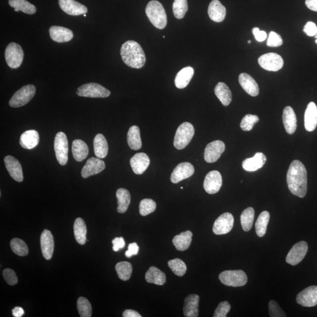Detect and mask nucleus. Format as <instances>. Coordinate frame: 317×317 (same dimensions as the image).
<instances>
[{
  "mask_svg": "<svg viewBox=\"0 0 317 317\" xmlns=\"http://www.w3.org/2000/svg\"><path fill=\"white\" fill-rule=\"evenodd\" d=\"M287 182L290 191L300 198L305 197L307 192V172L305 166L300 160L290 164L287 174Z\"/></svg>",
  "mask_w": 317,
  "mask_h": 317,
  "instance_id": "1",
  "label": "nucleus"
},
{
  "mask_svg": "<svg viewBox=\"0 0 317 317\" xmlns=\"http://www.w3.org/2000/svg\"><path fill=\"white\" fill-rule=\"evenodd\" d=\"M120 55L123 62L129 67L140 69L145 64L144 50L135 41L129 40L123 44L120 49Z\"/></svg>",
  "mask_w": 317,
  "mask_h": 317,
  "instance_id": "2",
  "label": "nucleus"
},
{
  "mask_svg": "<svg viewBox=\"0 0 317 317\" xmlns=\"http://www.w3.org/2000/svg\"><path fill=\"white\" fill-rule=\"evenodd\" d=\"M146 14L154 26L162 30L167 25V15L165 10L160 2L151 1L146 8Z\"/></svg>",
  "mask_w": 317,
  "mask_h": 317,
  "instance_id": "3",
  "label": "nucleus"
},
{
  "mask_svg": "<svg viewBox=\"0 0 317 317\" xmlns=\"http://www.w3.org/2000/svg\"><path fill=\"white\" fill-rule=\"evenodd\" d=\"M195 135L194 127L189 122H184L179 126L174 136V147L178 150H183L191 141Z\"/></svg>",
  "mask_w": 317,
  "mask_h": 317,
  "instance_id": "4",
  "label": "nucleus"
},
{
  "mask_svg": "<svg viewBox=\"0 0 317 317\" xmlns=\"http://www.w3.org/2000/svg\"><path fill=\"white\" fill-rule=\"evenodd\" d=\"M36 93V88L34 85H25L15 92L13 96L9 100V106L12 107H19L25 106L33 99Z\"/></svg>",
  "mask_w": 317,
  "mask_h": 317,
  "instance_id": "5",
  "label": "nucleus"
},
{
  "mask_svg": "<svg viewBox=\"0 0 317 317\" xmlns=\"http://www.w3.org/2000/svg\"><path fill=\"white\" fill-rule=\"evenodd\" d=\"M5 58L9 67L12 69L18 68L23 61V50L17 43L9 44L5 49Z\"/></svg>",
  "mask_w": 317,
  "mask_h": 317,
  "instance_id": "6",
  "label": "nucleus"
},
{
  "mask_svg": "<svg viewBox=\"0 0 317 317\" xmlns=\"http://www.w3.org/2000/svg\"><path fill=\"white\" fill-rule=\"evenodd\" d=\"M219 280L227 286L242 287L247 283V276L242 270H227L221 272Z\"/></svg>",
  "mask_w": 317,
  "mask_h": 317,
  "instance_id": "7",
  "label": "nucleus"
},
{
  "mask_svg": "<svg viewBox=\"0 0 317 317\" xmlns=\"http://www.w3.org/2000/svg\"><path fill=\"white\" fill-rule=\"evenodd\" d=\"M55 156L58 163L65 166L68 160V141L65 133L59 132L55 136L54 141Z\"/></svg>",
  "mask_w": 317,
  "mask_h": 317,
  "instance_id": "8",
  "label": "nucleus"
},
{
  "mask_svg": "<svg viewBox=\"0 0 317 317\" xmlns=\"http://www.w3.org/2000/svg\"><path fill=\"white\" fill-rule=\"evenodd\" d=\"M77 94L79 97L104 98L110 96V92L99 84L88 83L79 87Z\"/></svg>",
  "mask_w": 317,
  "mask_h": 317,
  "instance_id": "9",
  "label": "nucleus"
},
{
  "mask_svg": "<svg viewBox=\"0 0 317 317\" xmlns=\"http://www.w3.org/2000/svg\"><path fill=\"white\" fill-rule=\"evenodd\" d=\"M258 61L262 68L268 71H278L284 65L282 57L275 53H265L260 57Z\"/></svg>",
  "mask_w": 317,
  "mask_h": 317,
  "instance_id": "10",
  "label": "nucleus"
},
{
  "mask_svg": "<svg viewBox=\"0 0 317 317\" xmlns=\"http://www.w3.org/2000/svg\"><path fill=\"white\" fill-rule=\"evenodd\" d=\"M308 244L306 242H300L294 245L286 257V262L292 265H296L303 261L308 252Z\"/></svg>",
  "mask_w": 317,
  "mask_h": 317,
  "instance_id": "11",
  "label": "nucleus"
},
{
  "mask_svg": "<svg viewBox=\"0 0 317 317\" xmlns=\"http://www.w3.org/2000/svg\"><path fill=\"white\" fill-rule=\"evenodd\" d=\"M234 225V217L230 213L222 214L214 221L213 231L216 235H222L229 233Z\"/></svg>",
  "mask_w": 317,
  "mask_h": 317,
  "instance_id": "12",
  "label": "nucleus"
},
{
  "mask_svg": "<svg viewBox=\"0 0 317 317\" xmlns=\"http://www.w3.org/2000/svg\"><path fill=\"white\" fill-rule=\"evenodd\" d=\"M297 303L300 306L312 307L317 305V286L312 285L298 294Z\"/></svg>",
  "mask_w": 317,
  "mask_h": 317,
  "instance_id": "13",
  "label": "nucleus"
},
{
  "mask_svg": "<svg viewBox=\"0 0 317 317\" xmlns=\"http://www.w3.org/2000/svg\"><path fill=\"white\" fill-rule=\"evenodd\" d=\"M225 144L221 141L211 142L206 147L204 158L206 162L214 163L220 158L225 151Z\"/></svg>",
  "mask_w": 317,
  "mask_h": 317,
  "instance_id": "14",
  "label": "nucleus"
},
{
  "mask_svg": "<svg viewBox=\"0 0 317 317\" xmlns=\"http://www.w3.org/2000/svg\"><path fill=\"white\" fill-rule=\"evenodd\" d=\"M222 186V177L217 170L211 171L206 175L204 183L205 191L213 195L219 191Z\"/></svg>",
  "mask_w": 317,
  "mask_h": 317,
  "instance_id": "15",
  "label": "nucleus"
},
{
  "mask_svg": "<svg viewBox=\"0 0 317 317\" xmlns=\"http://www.w3.org/2000/svg\"><path fill=\"white\" fill-rule=\"evenodd\" d=\"M195 173L194 166L189 162H183L178 164L171 174L170 180L173 183H177L189 178Z\"/></svg>",
  "mask_w": 317,
  "mask_h": 317,
  "instance_id": "16",
  "label": "nucleus"
},
{
  "mask_svg": "<svg viewBox=\"0 0 317 317\" xmlns=\"http://www.w3.org/2000/svg\"><path fill=\"white\" fill-rule=\"evenodd\" d=\"M106 169V163L100 158H89L86 164L82 168L81 176L86 179L91 176L95 175L103 172Z\"/></svg>",
  "mask_w": 317,
  "mask_h": 317,
  "instance_id": "17",
  "label": "nucleus"
},
{
  "mask_svg": "<svg viewBox=\"0 0 317 317\" xmlns=\"http://www.w3.org/2000/svg\"><path fill=\"white\" fill-rule=\"evenodd\" d=\"M41 248L44 258L47 261L52 259L54 250V239L49 230L45 229L40 238Z\"/></svg>",
  "mask_w": 317,
  "mask_h": 317,
  "instance_id": "18",
  "label": "nucleus"
},
{
  "mask_svg": "<svg viewBox=\"0 0 317 317\" xmlns=\"http://www.w3.org/2000/svg\"><path fill=\"white\" fill-rule=\"evenodd\" d=\"M58 3L62 10L68 15L77 16L87 13L88 8L75 0H59Z\"/></svg>",
  "mask_w": 317,
  "mask_h": 317,
  "instance_id": "19",
  "label": "nucleus"
},
{
  "mask_svg": "<svg viewBox=\"0 0 317 317\" xmlns=\"http://www.w3.org/2000/svg\"><path fill=\"white\" fill-rule=\"evenodd\" d=\"M6 169L12 179L18 182L23 181V170L20 161L12 156H7L4 158Z\"/></svg>",
  "mask_w": 317,
  "mask_h": 317,
  "instance_id": "20",
  "label": "nucleus"
},
{
  "mask_svg": "<svg viewBox=\"0 0 317 317\" xmlns=\"http://www.w3.org/2000/svg\"><path fill=\"white\" fill-rule=\"evenodd\" d=\"M130 164L133 172L136 174H142L150 166V158L145 153L136 154L131 158Z\"/></svg>",
  "mask_w": 317,
  "mask_h": 317,
  "instance_id": "21",
  "label": "nucleus"
},
{
  "mask_svg": "<svg viewBox=\"0 0 317 317\" xmlns=\"http://www.w3.org/2000/svg\"><path fill=\"white\" fill-rule=\"evenodd\" d=\"M49 33L51 39L59 43L69 42L74 37V34L71 30L55 25L50 28Z\"/></svg>",
  "mask_w": 317,
  "mask_h": 317,
  "instance_id": "22",
  "label": "nucleus"
},
{
  "mask_svg": "<svg viewBox=\"0 0 317 317\" xmlns=\"http://www.w3.org/2000/svg\"><path fill=\"white\" fill-rule=\"evenodd\" d=\"M239 81L244 90L250 96L256 97L259 94V88L258 83L251 76L242 73L239 75Z\"/></svg>",
  "mask_w": 317,
  "mask_h": 317,
  "instance_id": "23",
  "label": "nucleus"
},
{
  "mask_svg": "<svg viewBox=\"0 0 317 317\" xmlns=\"http://www.w3.org/2000/svg\"><path fill=\"white\" fill-rule=\"evenodd\" d=\"M267 158L262 152L256 153L252 158H247L243 161V169L247 172H255L264 165Z\"/></svg>",
  "mask_w": 317,
  "mask_h": 317,
  "instance_id": "24",
  "label": "nucleus"
},
{
  "mask_svg": "<svg viewBox=\"0 0 317 317\" xmlns=\"http://www.w3.org/2000/svg\"><path fill=\"white\" fill-rule=\"evenodd\" d=\"M304 125L308 132H313L317 128V106L315 103L311 102L307 106L304 115Z\"/></svg>",
  "mask_w": 317,
  "mask_h": 317,
  "instance_id": "25",
  "label": "nucleus"
},
{
  "mask_svg": "<svg viewBox=\"0 0 317 317\" xmlns=\"http://www.w3.org/2000/svg\"><path fill=\"white\" fill-rule=\"evenodd\" d=\"M208 14L212 21L221 23L226 15V9L218 0H213L209 4Z\"/></svg>",
  "mask_w": 317,
  "mask_h": 317,
  "instance_id": "26",
  "label": "nucleus"
},
{
  "mask_svg": "<svg viewBox=\"0 0 317 317\" xmlns=\"http://www.w3.org/2000/svg\"><path fill=\"white\" fill-rule=\"evenodd\" d=\"M199 296L190 294L184 301L183 313L186 317H197L199 315Z\"/></svg>",
  "mask_w": 317,
  "mask_h": 317,
  "instance_id": "27",
  "label": "nucleus"
},
{
  "mask_svg": "<svg viewBox=\"0 0 317 317\" xmlns=\"http://www.w3.org/2000/svg\"><path fill=\"white\" fill-rule=\"evenodd\" d=\"M283 121L287 134L292 135L297 129V117L291 106H286L283 110Z\"/></svg>",
  "mask_w": 317,
  "mask_h": 317,
  "instance_id": "28",
  "label": "nucleus"
},
{
  "mask_svg": "<svg viewBox=\"0 0 317 317\" xmlns=\"http://www.w3.org/2000/svg\"><path fill=\"white\" fill-rule=\"evenodd\" d=\"M40 135L36 130H29L21 135L20 144L26 150H33L39 145Z\"/></svg>",
  "mask_w": 317,
  "mask_h": 317,
  "instance_id": "29",
  "label": "nucleus"
},
{
  "mask_svg": "<svg viewBox=\"0 0 317 317\" xmlns=\"http://www.w3.org/2000/svg\"><path fill=\"white\" fill-rule=\"evenodd\" d=\"M194 75V69L191 66H187L177 73L174 84L176 87L179 89L186 88L189 84L190 81Z\"/></svg>",
  "mask_w": 317,
  "mask_h": 317,
  "instance_id": "30",
  "label": "nucleus"
},
{
  "mask_svg": "<svg viewBox=\"0 0 317 317\" xmlns=\"http://www.w3.org/2000/svg\"><path fill=\"white\" fill-rule=\"evenodd\" d=\"M72 152L75 160L82 161L87 158L89 149L86 143L80 139H76L72 142Z\"/></svg>",
  "mask_w": 317,
  "mask_h": 317,
  "instance_id": "31",
  "label": "nucleus"
},
{
  "mask_svg": "<svg viewBox=\"0 0 317 317\" xmlns=\"http://www.w3.org/2000/svg\"><path fill=\"white\" fill-rule=\"evenodd\" d=\"M94 148L95 156L98 158H104L108 153V145L106 138L103 134H98L94 140Z\"/></svg>",
  "mask_w": 317,
  "mask_h": 317,
  "instance_id": "32",
  "label": "nucleus"
},
{
  "mask_svg": "<svg viewBox=\"0 0 317 317\" xmlns=\"http://www.w3.org/2000/svg\"><path fill=\"white\" fill-rule=\"evenodd\" d=\"M193 234L190 231L182 232L173 238V245L179 251L188 250L192 243Z\"/></svg>",
  "mask_w": 317,
  "mask_h": 317,
  "instance_id": "33",
  "label": "nucleus"
},
{
  "mask_svg": "<svg viewBox=\"0 0 317 317\" xmlns=\"http://www.w3.org/2000/svg\"><path fill=\"white\" fill-rule=\"evenodd\" d=\"M214 93L225 106H229L232 100V94L229 88L223 82H218L214 88Z\"/></svg>",
  "mask_w": 317,
  "mask_h": 317,
  "instance_id": "34",
  "label": "nucleus"
},
{
  "mask_svg": "<svg viewBox=\"0 0 317 317\" xmlns=\"http://www.w3.org/2000/svg\"><path fill=\"white\" fill-rule=\"evenodd\" d=\"M146 281L149 283L163 285L166 283L165 274L156 267H151L145 275Z\"/></svg>",
  "mask_w": 317,
  "mask_h": 317,
  "instance_id": "35",
  "label": "nucleus"
},
{
  "mask_svg": "<svg viewBox=\"0 0 317 317\" xmlns=\"http://www.w3.org/2000/svg\"><path fill=\"white\" fill-rule=\"evenodd\" d=\"M127 141L131 150L137 151L142 148L140 129L136 125L132 126L129 129L127 135Z\"/></svg>",
  "mask_w": 317,
  "mask_h": 317,
  "instance_id": "36",
  "label": "nucleus"
},
{
  "mask_svg": "<svg viewBox=\"0 0 317 317\" xmlns=\"http://www.w3.org/2000/svg\"><path fill=\"white\" fill-rule=\"evenodd\" d=\"M74 236L76 241L81 245H84L87 242V229L86 224L82 218L75 220L74 225Z\"/></svg>",
  "mask_w": 317,
  "mask_h": 317,
  "instance_id": "37",
  "label": "nucleus"
},
{
  "mask_svg": "<svg viewBox=\"0 0 317 317\" xmlns=\"http://www.w3.org/2000/svg\"><path fill=\"white\" fill-rule=\"evenodd\" d=\"M116 195L118 199L117 211L119 213H124L131 204V195L128 190L120 188L117 190Z\"/></svg>",
  "mask_w": 317,
  "mask_h": 317,
  "instance_id": "38",
  "label": "nucleus"
},
{
  "mask_svg": "<svg viewBox=\"0 0 317 317\" xmlns=\"http://www.w3.org/2000/svg\"><path fill=\"white\" fill-rule=\"evenodd\" d=\"M8 3L11 7L27 14H34L37 11L36 6L26 0H9Z\"/></svg>",
  "mask_w": 317,
  "mask_h": 317,
  "instance_id": "39",
  "label": "nucleus"
},
{
  "mask_svg": "<svg viewBox=\"0 0 317 317\" xmlns=\"http://www.w3.org/2000/svg\"><path fill=\"white\" fill-rule=\"evenodd\" d=\"M269 217H270V215L267 211H263L259 215L255 225L256 234L259 237H262L265 235L266 231H267Z\"/></svg>",
  "mask_w": 317,
  "mask_h": 317,
  "instance_id": "40",
  "label": "nucleus"
},
{
  "mask_svg": "<svg viewBox=\"0 0 317 317\" xmlns=\"http://www.w3.org/2000/svg\"><path fill=\"white\" fill-rule=\"evenodd\" d=\"M255 218V210L253 208H248L242 212L240 216L241 224L244 231L251 230Z\"/></svg>",
  "mask_w": 317,
  "mask_h": 317,
  "instance_id": "41",
  "label": "nucleus"
},
{
  "mask_svg": "<svg viewBox=\"0 0 317 317\" xmlns=\"http://www.w3.org/2000/svg\"><path fill=\"white\" fill-rule=\"evenodd\" d=\"M132 265L131 263L127 262H122L117 263L115 269L120 280L127 281L131 277L132 272Z\"/></svg>",
  "mask_w": 317,
  "mask_h": 317,
  "instance_id": "42",
  "label": "nucleus"
},
{
  "mask_svg": "<svg viewBox=\"0 0 317 317\" xmlns=\"http://www.w3.org/2000/svg\"><path fill=\"white\" fill-rule=\"evenodd\" d=\"M11 248L16 255L20 256H25L28 254V248L23 240L15 238L10 242Z\"/></svg>",
  "mask_w": 317,
  "mask_h": 317,
  "instance_id": "43",
  "label": "nucleus"
},
{
  "mask_svg": "<svg viewBox=\"0 0 317 317\" xmlns=\"http://www.w3.org/2000/svg\"><path fill=\"white\" fill-rule=\"evenodd\" d=\"M188 10V4L187 0H174L173 4V12L174 17L177 19H182Z\"/></svg>",
  "mask_w": 317,
  "mask_h": 317,
  "instance_id": "44",
  "label": "nucleus"
},
{
  "mask_svg": "<svg viewBox=\"0 0 317 317\" xmlns=\"http://www.w3.org/2000/svg\"><path fill=\"white\" fill-rule=\"evenodd\" d=\"M168 265L174 274L179 277H182L186 273L187 267L185 263L179 259L171 260L168 262Z\"/></svg>",
  "mask_w": 317,
  "mask_h": 317,
  "instance_id": "45",
  "label": "nucleus"
},
{
  "mask_svg": "<svg viewBox=\"0 0 317 317\" xmlns=\"http://www.w3.org/2000/svg\"><path fill=\"white\" fill-rule=\"evenodd\" d=\"M156 209V202L151 199H143L139 204V212L142 216L153 213Z\"/></svg>",
  "mask_w": 317,
  "mask_h": 317,
  "instance_id": "46",
  "label": "nucleus"
},
{
  "mask_svg": "<svg viewBox=\"0 0 317 317\" xmlns=\"http://www.w3.org/2000/svg\"><path fill=\"white\" fill-rule=\"evenodd\" d=\"M77 309L79 315L81 317H91L92 316L91 304L84 297H79L77 301Z\"/></svg>",
  "mask_w": 317,
  "mask_h": 317,
  "instance_id": "47",
  "label": "nucleus"
},
{
  "mask_svg": "<svg viewBox=\"0 0 317 317\" xmlns=\"http://www.w3.org/2000/svg\"><path fill=\"white\" fill-rule=\"evenodd\" d=\"M258 116L247 114L242 120L240 123V128L244 131H250L253 128L254 125L259 122Z\"/></svg>",
  "mask_w": 317,
  "mask_h": 317,
  "instance_id": "48",
  "label": "nucleus"
},
{
  "mask_svg": "<svg viewBox=\"0 0 317 317\" xmlns=\"http://www.w3.org/2000/svg\"><path fill=\"white\" fill-rule=\"evenodd\" d=\"M269 315L271 317H287L285 313L281 309L280 306L274 300L269 301L268 304Z\"/></svg>",
  "mask_w": 317,
  "mask_h": 317,
  "instance_id": "49",
  "label": "nucleus"
},
{
  "mask_svg": "<svg viewBox=\"0 0 317 317\" xmlns=\"http://www.w3.org/2000/svg\"><path fill=\"white\" fill-rule=\"evenodd\" d=\"M231 309L230 304L228 301H222L218 304L217 309L214 313V317H226L230 312Z\"/></svg>",
  "mask_w": 317,
  "mask_h": 317,
  "instance_id": "50",
  "label": "nucleus"
},
{
  "mask_svg": "<svg viewBox=\"0 0 317 317\" xmlns=\"http://www.w3.org/2000/svg\"><path fill=\"white\" fill-rule=\"evenodd\" d=\"M283 40H282L280 35L274 31L270 32L267 40V44L269 47H278L283 44Z\"/></svg>",
  "mask_w": 317,
  "mask_h": 317,
  "instance_id": "51",
  "label": "nucleus"
},
{
  "mask_svg": "<svg viewBox=\"0 0 317 317\" xmlns=\"http://www.w3.org/2000/svg\"><path fill=\"white\" fill-rule=\"evenodd\" d=\"M2 274L7 284L10 285H14L17 284L18 278L13 269L6 268L3 271Z\"/></svg>",
  "mask_w": 317,
  "mask_h": 317,
  "instance_id": "52",
  "label": "nucleus"
},
{
  "mask_svg": "<svg viewBox=\"0 0 317 317\" xmlns=\"http://www.w3.org/2000/svg\"><path fill=\"white\" fill-rule=\"evenodd\" d=\"M303 31L308 36H316L317 34V25L313 22L309 21L304 27Z\"/></svg>",
  "mask_w": 317,
  "mask_h": 317,
  "instance_id": "53",
  "label": "nucleus"
},
{
  "mask_svg": "<svg viewBox=\"0 0 317 317\" xmlns=\"http://www.w3.org/2000/svg\"><path fill=\"white\" fill-rule=\"evenodd\" d=\"M113 250L114 252H118L120 249L124 248L125 246V240L123 237H116L112 240Z\"/></svg>",
  "mask_w": 317,
  "mask_h": 317,
  "instance_id": "54",
  "label": "nucleus"
},
{
  "mask_svg": "<svg viewBox=\"0 0 317 317\" xmlns=\"http://www.w3.org/2000/svg\"><path fill=\"white\" fill-rule=\"evenodd\" d=\"M139 247L136 243L129 244L128 249L125 252L126 258H131L132 256L137 255L139 252Z\"/></svg>",
  "mask_w": 317,
  "mask_h": 317,
  "instance_id": "55",
  "label": "nucleus"
},
{
  "mask_svg": "<svg viewBox=\"0 0 317 317\" xmlns=\"http://www.w3.org/2000/svg\"><path fill=\"white\" fill-rule=\"evenodd\" d=\"M253 33L255 37V39L259 42H263L267 39V35L264 31L260 30L258 27L254 28L253 29Z\"/></svg>",
  "mask_w": 317,
  "mask_h": 317,
  "instance_id": "56",
  "label": "nucleus"
},
{
  "mask_svg": "<svg viewBox=\"0 0 317 317\" xmlns=\"http://www.w3.org/2000/svg\"><path fill=\"white\" fill-rule=\"evenodd\" d=\"M123 317H141L142 316L138 313L136 312L135 310H126L123 313Z\"/></svg>",
  "mask_w": 317,
  "mask_h": 317,
  "instance_id": "57",
  "label": "nucleus"
},
{
  "mask_svg": "<svg viewBox=\"0 0 317 317\" xmlns=\"http://www.w3.org/2000/svg\"><path fill=\"white\" fill-rule=\"evenodd\" d=\"M306 5L311 10L317 12V0H306Z\"/></svg>",
  "mask_w": 317,
  "mask_h": 317,
  "instance_id": "58",
  "label": "nucleus"
},
{
  "mask_svg": "<svg viewBox=\"0 0 317 317\" xmlns=\"http://www.w3.org/2000/svg\"><path fill=\"white\" fill-rule=\"evenodd\" d=\"M12 315L15 317H21L24 315V310L20 307H16L12 310Z\"/></svg>",
  "mask_w": 317,
  "mask_h": 317,
  "instance_id": "59",
  "label": "nucleus"
},
{
  "mask_svg": "<svg viewBox=\"0 0 317 317\" xmlns=\"http://www.w3.org/2000/svg\"><path fill=\"white\" fill-rule=\"evenodd\" d=\"M252 43V42H251V41H250V40H249V41H248V43L250 44V43Z\"/></svg>",
  "mask_w": 317,
  "mask_h": 317,
  "instance_id": "60",
  "label": "nucleus"
},
{
  "mask_svg": "<svg viewBox=\"0 0 317 317\" xmlns=\"http://www.w3.org/2000/svg\"><path fill=\"white\" fill-rule=\"evenodd\" d=\"M316 39H317V34L316 35V36H315Z\"/></svg>",
  "mask_w": 317,
  "mask_h": 317,
  "instance_id": "61",
  "label": "nucleus"
},
{
  "mask_svg": "<svg viewBox=\"0 0 317 317\" xmlns=\"http://www.w3.org/2000/svg\"><path fill=\"white\" fill-rule=\"evenodd\" d=\"M316 43L317 44V39L316 40Z\"/></svg>",
  "mask_w": 317,
  "mask_h": 317,
  "instance_id": "62",
  "label": "nucleus"
},
{
  "mask_svg": "<svg viewBox=\"0 0 317 317\" xmlns=\"http://www.w3.org/2000/svg\"><path fill=\"white\" fill-rule=\"evenodd\" d=\"M180 189H183V187H181V188H180Z\"/></svg>",
  "mask_w": 317,
  "mask_h": 317,
  "instance_id": "63",
  "label": "nucleus"
}]
</instances>
